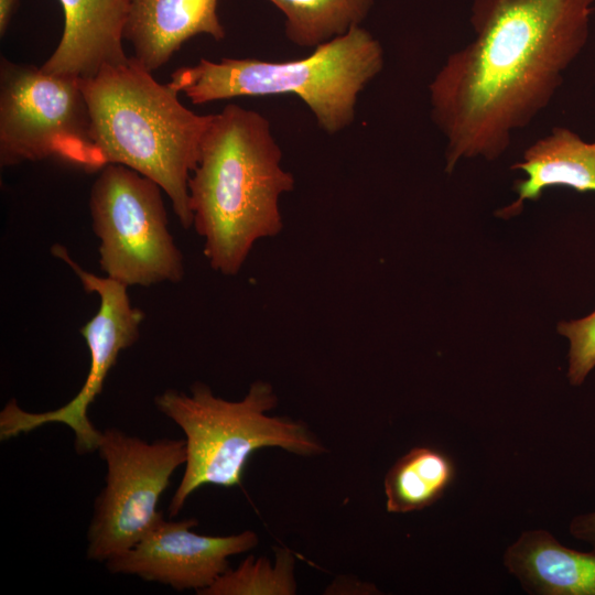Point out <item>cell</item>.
<instances>
[{
    "label": "cell",
    "mask_w": 595,
    "mask_h": 595,
    "mask_svg": "<svg viewBox=\"0 0 595 595\" xmlns=\"http://www.w3.org/2000/svg\"><path fill=\"white\" fill-rule=\"evenodd\" d=\"M595 0H474V39L429 85L445 171L495 160L553 99L585 47Z\"/></svg>",
    "instance_id": "cell-1"
},
{
    "label": "cell",
    "mask_w": 595,
    "mask_h": 595,
    "mask_svg": "<svg viewBox=\"0 0 595 595\" xmlns=\"http://www.w3.org/2000/svg\"><path fill=\"white\" fill-rule=\"evenodd\" d=\"M261 113L228 104L213 115L188 180L193 226L210 267L236 275L253 245L282 230V194L294 187Z\"/></svg>",
    "instance_id": "cell-2"
},
{
    "label": "cell",
    "mask_w": 595,
    "mask_h": 595,
    "mask_svg": "<svg viewBox=\"0 0 595 595\" xmlns=\"http://www.w3.org/2000/svg\"><path fill=\"white\" fill-rule=\"evenodd\" d=\"M91 133L105 164L130 167L167 195L183 226H193L188 180L213 115L202 116L156 82L133 57L82 79Z\"/></svg>",
    "instance_id": "cell-3"
},
{
    "label": "cell",
    "mask_w": 595,
    "mask_h": 595,
    "mask_svg": "<svg viewBox=\"0 0 595 595\" xmlns=\"http://www.w3.org/2000/svg\"><path fill=\"white\" fill-rule=\"evenodd\" d=\"M300 60L202 58L177 68L167 83L195 105L240 96L295 95L325 132L334 134L355 118L359 93L381 72L383 50L357 26L314 47Z\"/></svg>",
    "instance_id": "cell-4"
},
{
    "label": "cell",
    "mask_w": 595,
    "mask_h": 595,
    "mask_svg": "<svg viewBox=\"0 0 595 595\" xmlns=\"http://www.w3.org/2000/svg\"><path fill=\"white\" fill-rule=\"evenodd\" d=\"M154 403L185 434V469L169 505L171 518L205 485L241 486L249 457L263 447L303 456L325 451L304 423L266 414L277 407L278 398L271 385L261 380L240 401L216 397L207 385L195 382L191 393L166 389L154 397Z\"/></svg>",
    "instance_id": "cell-5"
},
{
    "label": "cell",
    "mask_w": 595,
    "mask_h": 595,
    "mask_svg": "<svg viewBox=\"0 0 595 595\" xmlns=\"http://www.w3.org/2000/svg\"><path fill=\"white\" fill-rule=\"evenodd\" d=\"M58 158L88 171L105 166L95 144L82 78L0 63V164Z\"/></svg>",
    "instance_id": "cell-6"
},
{
    "label": "cell",
    "mask_w": 595,
    "mask_h": 595,
    "mask_svg": "<svg viewBox=\"0 0 595 595\" xmlns=\"http://www.w3.org/2000/svg\"><path fill=\"white\" fill-rule=\"evenodd\" d=\"M162 188L121 164L100 169L89 198L99 264L107 277L129 286L176 283L183 256L167 227Z\"/></svg>",
    "instance_id": "cell-7"
},
{
    "label": "cell",
    "mask_w": 595,
    "mask_h": 595,
    "mask_svg": "<svg viewBox=\"0 0 595 595\" xmlns=\"http://www.w3.org/2000/svg\"><path fill=\"white\" fill-rule=\"evenodd\" d=\"M97 451L107 474L94 502L87 558L106 562L133 547L163 518L158 502L187 452L185 440L148 442L115 428L101 432Z\"/></svg>",
    "instance_id": "cell-8"
},
{
    "label": "cell",
    "mask_w": 595,
    "mask_h": 595,
    "mask_svg": "<svg viewBox=\"0 0 595 595\" xmlns=\"http://www.w3.org/2000/svg\"><path fill=\"white\" fill-rule=\"evenodd\" d=\"M52 253L69 266L87 292L96 293L100 300L97 313L80 328L89 350V369L77 394L55 410L28 412L11 399L0 412V440L7 441L48 423H61L73 431L76 452L87 454L98 450L101 436L88 419V408L102 391L120 351L138 340L144 314L132 306L127 285L84 270L62 245H54Z\"/></svg>",
    "instance_id": "cell-9"
},
{
    "label": "cell",
    "mask_w": 595,
    "mask_h": 595,
    "mask_svg": "<svg viewBox=\"0 0 595 595\" xmlns=\"http://www.w3.org/2000/svg\"><path fill=\"white\" fill-rule=\"evenodd\" d=\"M197 526L195 518L167 521L163 517L133 547L108 559L106 567L113 574L136 575L198 594L229 569L231 555L258 544V536L251 530L225 537L204 536L192 530Z\"/></svg>",
    "instance_id": "cell-10"
},
{
    "label": "cell",
    "mask_w": 595,
    "mask_h": 595,
    "mask_svg": "<svg viewBox=\"0 0 595 595\" xmlns=\"http://www.w3.org/2000/svg\"><path fill=\"white\" fill-rule=\"evenodd\" d=\"M62 39L41 67L44 72L90 78L107 66L125 64L122 39L130 0H60Z\"/></svg>",
    "instance_id": "cell-11"
},
{
    "label": "cell",
    "mask_w": 595,
    "mask_h": 595,
    "mask_svg": "<svg viewBox=\"0 0 595 595\" xmlns=\"http://www.w3.org/2000/svg\"><path fill=\"white\" fill-rule=\"evenodd\" d=\"M217 3L218 0H130L125 39L133 47V58L152 73L195 35L223 40L225 30Z\"/></svg>",
    "instance_id": "cell-12"
},
{
    "label": "cell",
    "mask_w": 595,
    "mask_h": 595,
    "mask_svg": "<svg viewBox=\"0 0 595 595\" xmlns=\"http://www.w3.org/2000/svg\"><path fill=\"white\" fill-rule=\"evenodd\" d=\"M502 561L529 594L595 595V551L570 549L547 530L523 531Z\"/></svg>",
    "instance_id": "cell-13"
},
{
    "label": "cell",
    "mask_w": 595,
    "mask_h": 595,
    "mask_svg": "<svg viewBox=\"0 0 595 595\" xmlns=\"http://www.w3.org/2000/svg\"><path fill=\"white\" fill-rule=\"evenodd\" d=\"M511 169L521 170L526 178L516 183L518 198L499 212L502 217L518 214L524 201H538L549 187L595 192V139L587 142L566 127H553L530 144Z\"/></svg>",
    "instance_id": "cell-14"
},
{
    "label": "cell",
    "mask_w": 595,
    "mask_h": 595,
    "mask_svg": "<svg viewBox=\"0 0 595 595\" xmlns=\"http://www.w3.org/2000/svg\"><path fill=\"white\" fill-rule=\"evenodd\" d=\"M455 477V465L444 452L426 446L410 450L385 477L386 508L407 513L436 502Z\"/></svg>",
    "instance_id": "cell-15"
},
{
    "label": "cell",
    "mask_w": 595,
    "mask_h": 595,
    "mask_svg": "<svg viewBox=\"0 0 595 595\" xmlns=\"http://www.w3.org/2000/svg\"><path fill=\"white\" fill-rule=\"evenodd\" d=\"M285 17L294 44L316 47L360 25L374 0H269Z\"/></svg>",
    "instance_id": "cell-16"
},
{
    "label": "cell",
    "mask_w": 595,
    "mask_h": 595,
    "mask_svg": "<svg viewBox=\"0 0 595 595\" xmlns=\"http://www.w3.org/2000/svg\"><path fill=\"white\" fill-rule=\"evenodd\" d=\"M296 591L293 577V558L288 550L280 549L272 567L266 558L249 556L236 570L228 569L203 595H292Z\"/></svg>",
    "instance_id": "cell-17"
},
{
    "label": "cell",
    "mask_w": 595,
    "mask_h": 595,
    "mask_svg": "<svg viewBox=\"0 0 595 595\" xmlns=\"http://www.w3.org/2000/svg\"><path fill=\"white\" fill-rule=\"evenodd\" d=\"M558 331L570 342V383L580 386L595 368V311L583 318L560 323Z\"/></svg>",
    "instance_id": "cell-18"
},
{
    "label": "cell",
    "mask_w": 595,
    "mask_h": 595,
    "mask_svg": "<svg viewBox=\"0 0 595 595\" xmlns=\"http://www.w3.org/2000/svg\"><path fill=\"white\" fill-rule=\"evenodd\" d=\"M569 531L573 538L591 544L595 551V510L574 517Z\"/></svg>",
    "instance_id": "cell-19"
},
{
    "label": "cell",
    "mask_w": 595,
    "mask_h": 595,
    "mask_svg": "<svg viewBox=\"0 0 595 595\" xmlns=\"http://www.w3.org/2000/svg\"><path fill=\"white\" fill-rule=\"evenodd\" d=\"M19 0H0V34L3 35L8 29L12 15L15 12Z\"/></svg>",
    "instance_id": "cell-20"
}]
</instances>
